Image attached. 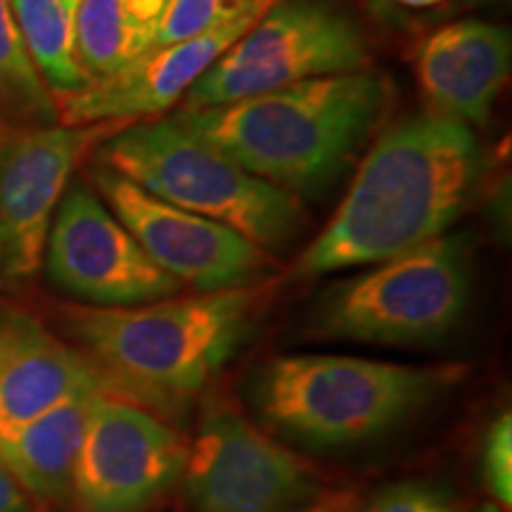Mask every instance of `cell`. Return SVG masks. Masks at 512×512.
Returning <instances> with one entry per match:
<instances>
[{"instance_id":"obj_1","label":"cell","mask_w":512,"mask_h":512,"mask_svg":"<svg viewBox=\"0 0 512 512\" xmlns=\"http://www.w3.org/2000/svg\"><path fill=\"white\" fill-rule=\"evenodd\" d=\"M482 174L475 128L434 112L401 119L361 159L347 195L294 273L320 278L373 266L441 238L463 216Z\"/></svg>"},{"instance_id":"obj_2","label":"cell","mask_w":512,"mask_h":512,"mask_svg":"<svg viewBox=\"0 0 512 512\" xmlns=\"http://www.w3.org/2000/svg\"><path fill=\"white\" fill-rule=\"evenodd\" d=\"M273 294L275 278L138 306L62 304L57 313L102 392L178 413L247 342Z\"/></svg>"},{"instance_id":"obj_3","label":"cell","mask_w":512,"mask_h":512,"mask_svg":"<svg viewBox=\"0 0 512 512\" xmlns=\"http://www.w3.org/2000/svg\"><path fill=\"white\" fill-rule=\"evenodd\" d=\"M392 98V79L366 67L204 110H176L169 119L252 176L299 197L342 178Z\"/></svg>"},{"instance_id":"obj_4","label":"cell","mask_w":512,"mask_h":512,"mask_svg":"<svg viewBox=\"0 0 512 512\" xmlns=\"http://www.w3.org/2000/svg\"><path fill=\"white\" fill-rule=\"evenodd\" d=\"M463 377V366L290 354L261 363L247 394L268 432L306 448H344L392 432Z\"/></svg>"},{"instance_id":"obj_5","label":"cell","mask_w":512,"mask_h":512,"mask_svg":"<svg viewBox=\"0 0 512 512\" xmlns=\"http://www.w3.org/2000/svg\"><path fill=\"white\" fill-rule=\"evenodd\" d=\"M95 162L268 252L285 247L304 226L299 197L252 176L169 117L131 121L98 145Z\"/></svg>"},{"instance_id":"obj_6","label":"cell","mask_w":512,"mask_h":512,"mask_svg":"<svg viewBox=\"0 0 512 512\" xmlns=\"http://www.w3.org/2000/svg\"><path fill=\"white\" fill-rule=\"evenodd\" d=\"M467 299V240L441 235L325 290L311 328L320 337L363 344H430L456 328Z\"/></svg>"},{"instance_id":"obj_7","label":"cell","mask_w":512,"mask_h":512,"mask_svg":"<svg viewBox=\"0 0 512 512\" xmlns=\"http://www.w3.org/2000/svg\"><path fill=\"white\" fill-rule=\"evenodd\" d=\"M368 62L363 29L330 0H273L192 83L178 110H204L316 76L358 72Z\"/></svg>"},{"instance_id":"obj_8","label":"cell","mask_w":512,"mask_h":512,"mask_svg":"<svg viewBox=\"0 0 512 512\" xmlns=\"http://www.w3.org/2000/svg\"><path fill=\"white\" fill-rule=\"evenodd\" d=\"M181 477L190 512H313L323 498L306 460L216 396L204 406Z\"/></svg>"},{"instance_id":"obj_9","label":"cell","mask_w":512,"mask_h":512,"mask_svg":"<svg viewBox=\"0 0 512 512\" xmlns=\"http://www.w3.org/2000/svg\"><path fill=\"white\" fill-rule=\"evenodd\" d=\"M128 124H0V290L36 278L50 223L74 169Z\"/></svg>"},{"instance_id":"obj_10","label":"cell","mask_w":512,"mask_h":512,"mask_svg":"<svg viewBox=\"0 0 512 512\" xmlns=\"http://www.w3.org/2000/svg\"><path fill=\"white\" fill-rule=\"evenodd\" d=\"M88 183L143 252L183 287L221 292L275 278L273 252L245 235L159 200L105 164H91Z\"/></svg>"},{"instance_id":"obj_11","label":"cell","mask_w":512,"mask_h":512,"mask_svg":"<svg viewBox=\"0 0 512 512\" xmlns=\"http://www.w3.org/2000/svg\"><path fill=\"white\" fill-rule=\"evenodd\" d=\"M43 264L55 287L91 306L150 304L183 290L143 252L86 181H72L64 190Z\"/></svg>"},{"instance_id":"obj_12","label":"cell","mask_w":512,"mask_h":512,"mask_svg":"<svg viewBox=\"0 0 512 512\" xmlns=\"http://www.w3.org/2000/svg\"><path fill=\"white\" fill-rule=\"evenodd\" d=\"M188 444L136 403L100 392L74 465L81 512H145L183 475Z\"/></svg>"},{"instance_id":"obj_13","label":"cell","mask_w":512,"mask_h":512,"mask_svg":"<svg viewBox=\"0 0 512 512\" xmlns=\"http://www.w3.org/2000/svg\"><path fill=\"white\" fill-rule=\"evenodd\" d=\"M264 12H254L195 38L159 43L110 76L93 79L83 91L57 102L60 124L155 119L181 105L192 83L207 72Z\"/></svg>"},{"instance_id":"obj_14","label":"cell","mask_w":512,"mask_h":512,"mask_svg":"<svg viewBox=\"0 0 512 512\" xmlns=\"http://www.w3.org/2000/svg\"><path fill=\"white\" fill-rule=\"evenodd\" d=\"M512 72L510 29L484 19H458L425 38L415 76L430 112L486 128Z\"/></svg>"},{"instance_id":"obj_15","label":"cell","mask_w":512,"mask_h":512,"mask_svg":"<svg viewBox=\"0 0 512 512\" xmlns=\"http://www.w3.org/2000/svg\"><path fill=\"white\" fill-rule=\"evenodd\" d=\"M91 382L100 380L79 351L31 311L0 299V439Z\"/></svg>"},{"instance_id":"obj_16","label":"cell","mask_w":512,"mask_h":512,"mask_svg":"<svg viewBox=\"0 0 512 512\" xmlns=\"http://www.w3.org/2000/svg\"><path fill=\"white\" fill-rule=\"evenodd\" d=\"M100 392V382L83 384L0 439V463L27 494L46 501L69 496L76 458Z\"/></svg>"},{"instance_id":"obj_17","label":"cell","mask_w":512,"mask_h":512,"mask_svg":"<svg viewBox=\"0 0 512 512\" xmlns=\"http://www.w3.org/2000/svg\"><path fill=\"white\" fill-rule=\"evenodd\" d=\"M169 0H83L76 29L81 67L110 76L155 46Z\"/></svg>"},{"instance_id":"obj_18","label":"cell","mask_w":512,"mask_h":512,"mask_svg":"<svg viewBox=\"0 0 512 512\" xmlns=\"http://www.w3.org/2000/svg\"><path fill=\"white\" fill-rule=\"evenodd\" d=\"M31 60L46 79L57 102L91 83L76 48L83 0H8Z\"/></svg>"},{"instance_id":"obj_19","label":"cell","mask_w":512,"mask_h":512,"mask_svg":"<svg viewBox=\"0 0 512 512\" xmlns=\"http://www.w3.org/2000/svg\"><path fill=\"white\" fill-rule=\"evenodd\" d=\"M57 121V98L31 60L10 3L0 0V124L48 126Z\"/></svg>"},{"instance_id":"obj_20","label":"cell","mask_w":512,"mask_h":512,"mask_svg":"<svg viewBox=\"0 0 512 512\" xmlns=\"http://www.w3.org/2000/svg\"><path fill=\"white\" fill-rule=\"evenodd\" d=\"M273 0H169L155 46L195 38L221 24L264 12Z\"/></svg>"},{"instance_id":"obj_21","label":"cell","mask_w":512,"mask_h":512,"mask_svg":"<svg viewBox=\"0 0 512 512\" xmlns=\"http://www.w3.org/2000/svg\"><path fill=\"white\" fill-rule=\"evenodd\" d=\"M482 479L491 496L505 510L512 508V418L510 411L498 415L484 434Z\"/></svg>"},{"instance_id":"obj_22","label":"cell","mask_w":512,"mask_h":512,"mask_svg":"<svg viewBox=\"0 0 512 512\" xmlns=\"http://www.w3.org/2000/svg\"><path fill=\"white\" fill-rule=\"evenodd\" d=\"M351 512H453L451 505L432 486L418 482L389 484L358 503Z\"/></svg>"},{"instance_id":"obj_23","label":"cell","mask_w":512,"mask_h":512,"mask_svg":"<svg viewBox=\"0 0 512 512\" xmlns=\"http://www.w3.org/2000/svg\"><path fill=\"white\" fill-rule=\"evenodd\" d=\"M0 512H29L27 491L0 463Z\"/></svg>"},{"instance_id":"obj_24","label":"cell","mask_w":512,"mask_h":512,"mask_svg":"<svg viewBox=\"0 0 512 512\" xmlns=\"http://www.w3.org/2000/svg\"><path fill=\"white\" fill-rule=\"evenodd\" d=\"M387 3L403 5V8H413V10H425V8H434V5H441L444 0H387Z\"/></svg>"},{"instance_id":"obj_25","label":"cell","mask_w":512,"mask_h":512,"mask_svg":"<svg viewBox=\"0 0 512 512\" xmlns=\"http://www.w3.org/2000/svg\"><path fill=\"white\" fill-rule=\"evenodd\" d=\"M368 3H370V8H373V10H377V12H387V0H368Z\"/></svg>"},{"instance_id":"obj_26","label":"cell","mask_w":512,"mask_h":512,"mask_svg":"<svg viewBox=\"0 0 512 512\" xmlns=\"http://www.w3.org/2000/svg\"><path fill=\"white\" fill-rule=\"evenodd\" d=\"M477 512H503V510L498 508V505H494V503H486V505H482V508H479Z\"/></svg>"},{"instance_id":"obj_27","label":"cell","mask_w":512,"mask_h":512,"mask_svg":"<svg viewBox=\"0 0 512 512\" xmlns=\"http://www.w3.org/2000/svg\"><path fill=\"white\" fill-rule=\"evenodd\" d=\"M467 3H491V0H467Z\"/></svg>"}]
</instances>
